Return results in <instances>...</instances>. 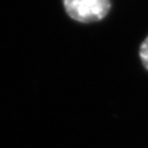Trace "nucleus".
<instances>
[{
  "instance_id": "1",
  "label": "nucleus",
  "mask_w": 148,
  "mask_h": 148,
  "mask_svg": "<svg viewBox=\"0 0 148 148\" xmlns=\"http://www.w3.org/2000/svg\"><path fill=\"white\" fill-rule=\"evenodd\" d=\"M63 3L67 14L82 23L100 21L111 8L110 0H63Z\"/></svg>"
},
{
  "instance_id": "2",
  "label": "nucleus",
  "mask_w": 148,
  "mask_h": 148,
  "mask_svg": "<svg viewBox=\"0 0 148 148\" xmlns=\"http://www.w3.org/2000/svg\"><path fill=\"white\" fill-rule=\"evenodd\" d=\"M139 56H140V59H142V63H143L144 67L148 70V36L144 40V42L140 45Z\"/></svg>"
}]
</instances>
